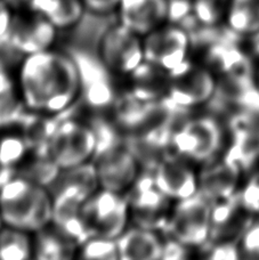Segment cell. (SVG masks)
Segmentation results:
<instances>
[{
	"label": "cell",
	"instance_id": "obj_30",
	"mask_svg": "<svg viewBox=\"0 0 259 260\" xmlns=\"http://www.w3.org/2000/svg\"><path fill=\"white\" fill-rule=\"evenodd\" d=\"M85 8L99 15H105L118 9L120 0H82Z\"/></svg>",
	"mask_w": 259,
	"mask_h": 260
},
{
	"label": "cell",
	"instance_id": "obj_21",
	"mask_svg": "<svg viewBox=\"0 0 259 260\" xmlns=\"http://www.w3.org/2000/svg\"><path fill=\"white\" fill-rule=\"evenodd\" d=\"M230 29L238 35L259 31V0H232L229 9Z\"/></svg>",
	"mask_w": 259,
	"mask_h": 260
},
{
	"label": "cell",
	"instance_id": "obj_32",
	"mask_svg": "<svg viewBox=\"0 0 259 260\" xmlns=\"http://www.w3.org/2000/svg\"><path fill=\"white\" fill-rule=\"evenodd\" d=\"M5 2H6L12 8L20 9V8H30L34 0H5Z\"/></svg>",
	"mask_w": 259,
	"mask_h": 260
},
{
	"label": "cell",
	"instance_id": "obj_9",
	"mask_svg": "<svg viewBox=\"0 0 259 260\" xmlns=\"http://www.w3.org/2000/svg\"><path fill=\"white\" fill-rule=\"evenodd\" d=\"M189 41L183 27L160 26L143 37L145 62L163 70L169 77L173 76L188 63Z\"/></svg>",
	"mask_w": 259,
	"mask_h": 260
},
{
	"label": "cell",
	"instance_id": "obj_11",
	"mask_svg": "<svg viewBox=\"0 0 259 260\" xmlns=\"http://www.w3.org/2000/svg\"><path fill=\"white\" fill-rule=\"evenodd\" d=\"M29 14H14L7 39L18 52L35 54L53 48L57 27L44 15L34 11Z\"/></svg>",
	"mask_w": 259,
	"mask_h": 260
},
{
	"label": "cell",
	"instance_id": "obj_22",
	"mask_svg": "<svg viewBox=\"0 0 259 260\" xmlns=\"http://www.w3.org/2000/svg\"><path fill=\"white\" fill-rule=\"evenodd\" d=\"M79 258L87 260H120L117 241L91 236L78 248Z\"/></svg>",
	"mask_w": 259,
	"mask_h": 260
},
{
	"label": "cell",
	"instance_id": "obj_34",
	"mask_svg": "<svg viewBox=\"0 0 259 260\" xmlns=\"http://www.w3.org/2000/svg\"><path fill=\"white\" fill-rule=\"evenodd\" d=\"M3 226H4V224H3V220H2V218H0V229H2Z\"/></svg>",
	"mask_w": 259,
	"mask_h": 260
},
{
	"label": "cell",
	"instance_id": "obj_31",
	"mask_svg": "<svg viewBox=\"0 0 259 260\" xmlns=\"http://www.w3.org/2000/svg\"><path fill=\"white\" fill-rule=\"evenodd\" d=\"M13 17L14 14L12 12V7L5 0H0V39L7 37Z\"/></svg>",
	"mask_w": 259,
	"mask_h": 260
},
{
	"label": "cell",
	"instance_id": "obj_5",
	"mask_svg": "<svg viewBox=\"0 0 259 260\" xmlns=\"http://www.w3.org/2000/svg\"><path fill=\"white\" fill-rule=\"evenodd\" d=\"M186 247H201L210 240L211 202L201 192L180 200L170 211L165 230Z\"/></svg>",
	"mask_w": 259,
	"mask_h": 260
},
{
	"label": "cell",
	"instance_id": "obj_3",
	"mask_svg": "<svg viewBox=\"0 0 259 260\" xmlns=\"http://www.w3.org/2000/svg\"><path fill=\"white\" fill-rule=\"evenodd\" d=\"M99 143L92 165L100 188L126 193L140 176V162L127 143L119 141L105 123L95 127Z\"/></svg>",
	"mask_w": 259,
	"mask_h": 260
},
{
	"label": "cell",
	"instance_id": "obj_10",
	"mask_svg": "<svg viewBox=\"0 0 259 260\" xmlns=\"http://www.w3.org/2000/svg\"><path fill=\"white\" fill-rule=\"evenodd\" d=\"M221 129L214 118L202 117L184 121L175 130L172 144L176 153L194 161H209L221 145Z\"/></svg>",
	"mask_w": 259,
	"mask_h": 260
},
{
	"label": "cell",
	"instance_id": "obj_27",
	"mask_svg": "<svg viewBox=\"0 0 259 260\" xmlns=\"http://www.w3.org/2000/svg\"><path fill=\"white\" fill-rule=\"evenodd\" d=\"M193 12L192 5L187 0H168V16L173 22H186L189 17H192Z\"/></svg>",
	"mask_w": 259,
	"mask_h": 260
},
{
	"label": "cell",
	"instance_id": "obj_2",
	"mask_svg": "<svg viewBox=\"0 0 259 260\" xmlns=\"http://www.w3.org/2000/svg\"><path fill=\"white\" fill-rule=\"evenodd\" d=\"M53 195L26 176H12L0 185V218L6 226L35 234L52 222Z\"/></svg>",
	"mask_w": 259,
	"mask_h": 260
},
{
	"label": "cell",
	"instance_id": "obj_13",
	"mask_svg": "<svg viewBox=\"0 0 259 260\" xmlns=\"http://www.w3.org/2000/svg\"><path fill=\"white\" fill-rule=\"evenodd\" d=\"M152 175L156 186L170 200L180 201L199 192V180L193 170L175 155L165 154Z\"/></svg>",
	"mask_w": 259,
	"mask_h": 260
},
{
	"label": "cell",
	"instance_id": "obj_26",
	"mask_svg": "<svg viewBox=\"0 0 259 260\" xmlns=\"http://www.w3.org/2000/svg\"><path fill=\"white\" fill-rule=\"evenodd\" d=\"M238 197L249 212H259V175L249 180L246 188Z\"/></svg>",
	"mask_w": 259,
	"mask_h": 260
},
{
	"label": "cell",
	"instance_id": "obj_23",
	"mask_svg": "<svg viewBox=\"0 0 259 260\" xmlns=\"http://www.w3.org/2000/svg\"><path fill=\"white\" fill-rule=\"evenodd\" d=\"M27 147L29 143L26 138L14 136V135L5 136L0 139V166L9 170L14 166L18 165L24 159Z\"/></svg>",
	"mask_w": 259,
	"mask_h": 260
},
{
	"label": "cell",
	"instance_id": "obj_29",
	"mask_svg": "<svg viewBox=\"0 0 259 260\" xmlns=\"http://www.w3.org/2000/svg\"><path fill=\"white\" fill-rule=\"evenodd\" d=\"M187 247L183 243L178 242L174 239L170 238L169 240L164 242L163 257L161 259L165 260H178L185 259L187 257Z\"/></svg>",
	"mask_w": 259,
	"mask_h": 260
},
{
	"label": "cell",
	"instance_id": "obj_20",
	"mask_svg": "<svg viewBox=\"0 0 259 260\" xmlns=\"http://www.w3.org/2000/svg\"><path fill=\"white\" fill-rule=\"evenodd\" d=\"M34 258V234L4 225L0 229V260Z\"/></svg>",
	"mask_w": 259,
	"mask_h": 260
},
{
	"label": "cell",
	"instance_id": "obj_15",
	"mask_svg": "<svg viewBox=\"0 0 259 260\" xmlns=\"http://www.w3.org/2000/svg\"><path fill=\"white\" fill-rule=\"evenodd\" d=\"M79 68L81 79V96L88 105L94 109L108 108L114 100V92L105 72H109L102 63L99 65L89 62L84 55L72 56Z\"/></svg>",
	"mask_w": 259,
	"mask_h": 260
},
{
	"label": "cell",
	"instance_id": "obj_25",
	"mask_svg": "<svg viewBox=\"0 0 259 260\" xmlns=\"http://www.w3.org/2000/svg\"><path fill=\"white\" fill-rule=\"evenodd\" d=\"M241 251L249 258L259 259V222L250 224L244 231L241 240Z\"/></svg>",
	"mask_w": 259,
	"mask_h": 260
},
{
	"label": "cell",
	"instance_id": "obj_7",
	"mask_svg": "<svg viewBox=\"0 0 259 260\" xmlns=\"http://www.w3.org/2000/svg\"><path fill=\"white\" fill-rule=\"evenodd\" d=\"M99 61L111 74L132 76L145 62L143 37L117 23L101 37Z\"/></svg>",
	"mask_w": 259,
	"mask_h": 260
},
{
	"label": "cell",
	"instance_id": "obj_16",
	"mask_svg": "<svg viewBox=\"0 0 259 260\" xmlns=\"http://www.w3.org/2000/svg\"><path fill=\"white\" fill-rule=\"evenodd\" d=\"M115 241L120 260H158L163 257L164 241L156 231L132 226Z\"/></svg>",
	"mask_w": 259,
	"mask_h": 260
},
{
	"label": "cell",
	"instance_id": "obj_17",
	"mask_svg": "<svg viewBox=\"0 0 259 260\" xmlns=\"http://www.w3.org/2000/svg\"><path fill=\"white\" fill-rule=\"evenodd\" d=\"M240 171L237 167L224 160L208 167L201 174L199 187L210 202L230 199L235 195Z\"/></svg>",
	"mask_w": 259,
	"mask_h": 260
},
{
	"label": "cell",
	"instance_id": "obj_18",
	"mask_svg": "<svg viewBox=\"0 0 259 260\" xmlns=\"http://www.w3.org/2000/svg\"><path fill=\"white\" fill-rule=\"evenodd\" d=\"M78 244L49 225L34 234V258L44 260L71 259L78 252Z\"/></svg>",
	"mask_w": 259,
	"mask_h": 260
},
{
	"label": "cell",
	"instance_id": "obj_4",
	"mask_svg": "<svg viewBox=\"0 0 259 260\" xmlns=\"http://www.w3.org/2000/svg\"><path fill=\"white\" fill-rule=\"evenodd\" d=\"M99 143L95 126L77 119L54 124L46 153L59 170H68L92 161Z\"/></svg>",
	"mask_w": 259,
	"mask_h": 260
},
{
	"label": "cell",
	"instance_id": "obj_24",
	"mask_svg": "<svg viewBox=\"0 0 259 260\" xmlns=\"http://www.w3.org/2000/svg\"><path fill=\"white\" fill-rule=\"evenodd\" d=\"M192 9L196 17L203 24L211 25L218 20L219 9L216 0H197Z\"/></svg>",
	"mask_w": 259,
	"mask_h": 260
},
{
	"label": "cell",
	"instance_id": "obj_6",
	"mask_svg": "<svg viewBox=\"0 0 259 260\" xmlns=\"http://www.w3.org/2000/svg\"><path fill=\"white\" fill-rule=\"evenodd\" d=\"M84 217L90 238L117 240L131 222L126 193L99 188L85 203Z\"/></svg>",
	"mask_w": 259,
	"mask_h": 260
},
{
	"label": "cell",
	"instance_id": "obj_33",
	"mask_svg": "<svg viewBox=\"0 0 259 260\" xmlns=\"http://www.w3.org/2000/svg\"><path fill=\"white\" fill-rule=\"evenodd\" d=\"M255 46H256V50L259 53V31L257 32L256 39H255Z\"/></svg>",
	"mask_w": 259,
	"mask_h": 260
},
{
	"label": "cell",
	"instance_id": "obj_19",
	"mask_svg": "<svg viewBox=\"0 0 259 260\" xmlns=\"http://www.w3.org/2000/svg\"><path fill=\"white\" fill-rule=\"evenodd\" d=\"M29 9L44 15L57 29H68L81 20L86 8L82 0H34Z\"/></svg>",
	"mask_w": 259,
	"mask_h": 260
},
{
	"label": "cell",
	"instance_id": "obj_1",
	"mask_svg": "<svg viewBox=\"0 0 259 260\" xmlns=\"http://www.w3.org/2000/svg\"><path fill=\"white\" fill-rule=\"evenodd\" d=\"M16 86L22 105L39 114H61L81 97L75 58L53 48L24 56L17 69Z\"/></svg>",
	"mask_w": 259,
	"mask_h": 260
},
{
	"label": "cell",
	"instance_id": "obj_28",
	"mask_svg": "<svg viewBox=\"0 0 259 260\" xmlns=\"http://www.w3.org/2000/svg\"><path fill=\"white\" fill-rule=\"evenodd\" d=\"M208 258L214 260H235L240 258V251L234 242L226 241V242L217 243L210 250Z\"/></svg>",
	"mask_w": 259,
	"mask_h": 260
},
{
	"label": "cell",
	"instance_id": "obj_12",
	"mask_svg": "<svg viewBox=\"0 0 259 260\" xmlns=\"http://www.w3.org/2000/svg\"><path fill=\"white\" fill-rule=\"evenodd\" d=\"M169 78L172 79V85L168 97L183 108L206 103L215 94L217 82L206 69L192 67L187 63Z\"/></svg>",
	"mask_w": 259,
	"mask_h": 260
},
{
	"label": "cell",
	"instance_id": "obj_14",
	"mask_svg": "<svg viewBox=\"0 0 259 260\" xmlns=\"http://www.w3.org/2000/svg\"><path fill=\"white\" fill-rule=\"evenodd\" d=\"M119 23L144 37L161 26L168 16V0H120Z\"/></svg>",
	"mask_w": 259,
	"mask_h": 260
},
{
	"label": "cell",
	"instance_id": "obj_8",
	"mask_svg": "<svg viewBox=\"0 0 259 260\" xmlns=\"http://www.w3.org/2000/svg\"><path fill=\"white\" fill-rule=\"evenodd\" d=\"M126 197L134 226L156 232L165 230L170 216V199L156 186L153 175L140 174Z\"/></svg>",
	"mask_w": 259,
	"mask_h": 260
}]
</instances>
